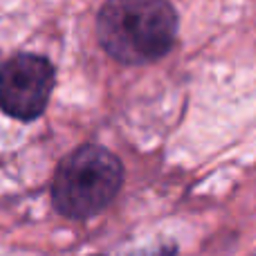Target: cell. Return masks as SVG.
<instances>
[{"instance_id": "cell-3", "label": "cell", "mask_w": 256, "mask_h": 256, "mask_svg": "<svg viewBox=\"0 0 256 256\" xmlns=\"http://www.w3.org/2000/svg\"><path fill=\"white\" fill-rule=\"evenodd\" d=\"M54 90V68L48 58L18 54L0 68V108L14 120L32 122L45 112Z\"/></svg>"}, {"instance_id": "cell-2", "label": "cell", "mask_w": 256, "mask_h": 256, "mask_svg": "<svg viewBox=\"0 0 256 256\" xmlns=\"http://www.w3.org/2000/svg\"><path fill=\"white\" fill-rule=\"evenodd\" d=\"M124 182L122 162L104 146H81L61 162L52 182V200L58 214L84 220L104 212Z\"/></svg>"}, {"instance_id": "cell-4", "label": "cell", "mask_w": 256, "mask_h": 256, "mask_svg": "<svg viewBox=\"0 0 256 256\" xmlns=\"http://www.w3.org/2000/svg\"><path fill=\"white\" fill-rule=\"evenodd\" d=\"M173 254H176V248L160 245V248H148V250H142V252H135L132 256H173Z\"/></svg>"}, {"instance_id": "cell-1", "label": "cell", "mask_w": 256, "mask_h": 256, "mask_svg": "<svg viewBox=\"0 0 256 256\" xmlns=\"http://www.w3.org/2000/svg\"><path fill=\"white\" fill-rule=\"evenodd\" d=\"M176 34L178 14L168 0H108L97 18L102 48L126 66L166 56Z\"/></svg>"}]
</instances>
